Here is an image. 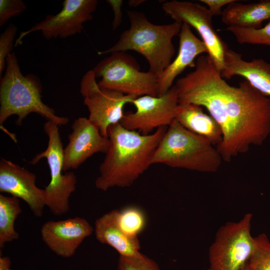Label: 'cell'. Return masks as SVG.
Instances as JSON below:
<instances>
[{"mask_svg":"<svg viewBox=\"0 0 270 270\" xmlns=\"http://www.w3.org/2000/svg\"><path fill=\"white\" fill-rule=\"evenodd\" d=\"M221 16L228 26L259 28L264 20L270 19V0L248 4L235 0L226 6Z\"/></svg>","mask_w":270,"mask_h":270,"instance_id":"cell-20","label":"cell"},{"mask_svg":"<svg viewBox=\"0 0 270 270\" xmlns=\"http://www.w3.org/2000/svg\"><path fill=\"white\" fill-rule=\"evenodd\" d=\"M242 270H251L249 268L247 264Z\"/></svg>","mask_w":270,"mask_h":270,"instance_id":"cell-30","label":"cell"},{"mask_svg":"<svg viewBox=\"0 0 270 270\" xmlns=\"http://www.w3.org/2000/svg\"><path fill=\"white\" fill-rule=\"evenodd\" d=\"M107 2L112 6L114 12V18L112 22V29L115 30L121 22L120 6L123 2L122 0H108Z\"/></svg>","mask_w":270,"mask_h":270,"instance_id":"cell-29","label":"cell"},{"mask_svg":"<svg viewBox=\"0 0 270 270\" xmlns=\"http://www.w3.org/2000/svg\"><path fill=\"white\" fill-rule=\"evenodd\" d=\"M118 270H160L158 264L146 255L136 258L119 256Z\"/></svg>","mask_w":270,"mask_h":270,"instance_id":"cell-25","label":"cell"},{"mask_svg":"<svg viewBox=\"0 0 270 270\" xmlns=\"http://www.w3.org/2000/svg\"><path fill=\"white\" fill-rule=\"evenodd\" d=\"M58 125L50 120L44 124V131L48 138L46 148L37 154L30 162L35 164L42 158L46 159L50 180L45 187L46 205L56 216L67 213L70 210V198L76 189L77 178L74 173L63 174L64 150Z\"/></svg>","mask_w":270,"mask_h":270,"instance_id":"cell-7","label":"cell"},{"mask_svg":"<svg viewBox=\"0 0 270 270\" xmlns=\"http://www.w3.org/2000/svg\"><path fill=\"white\" fill-rule=\"evenodd\" d=\"M226 30L232 33L240 44L264 45L270 46V22L259 28L228 26Z\"/></svg>","mask_w":270,"mask_h":270,"instance_id":"cell-23","label":"cell"},{"mask_svg":"<svg viewBox=\"0 0 270 270\" xmlns=\"http://www.w3.org/2000/svg\"><path fill=\"white\" fill-rule=\"evenodd\" d=\"M96 78L92 70L88 71L82 78L80 92L89 112L88 120L102 136L108 138L109 128L120 122L124 106L137 96L102 88Z\"/></svg>","mask_w":270,"mask_h":270,"instance_id":"cell-9","label":"cell"},{"mask_svg":"<svg viewBox=\"0 0 270 270\" xmlns=\"http://www.w3.org/2000/svg\"><path fill=\"white\" fill-rule=\"evenodd\" d=\"M127 14L130 28L122 33L114 45L98 54L135 51L146 59L148 71L158 77L172 61L176 53L172 40L178 36L182 24L174 21L156 24L150 22L142 12L128 10Z\"/></svg>","mask_w":270,"mask_h":270,"instance_id":"cell-3","label":"cell"},{"mask_svg":"<svg viewBox=\"0 0 270 270\" xmlns=\"http://www.w3.org/2000/svg\"><path fill=\"white\" fill-rule=\"evenodd\" d=\"M176 120L188 130L204 138L216 146L222 140L219 125L202 108L191 104H179Z\"/></svg>","mask_w":270,"mask_h":270,"instance_id":"cell-19","label":"cell"},{"mask_svg":"<svg viewBox=\"0 0 270 270\" xmlns=\"http://www.w3.org/2000/svg\"><path fill=\"white\" fill-rule=\"evenodd\" d=\"M255 246L248 265L251 270H270V241L262 234L254 238Z\"/></svg>","mask_w":270,"mask_h":270,"instance_id":"cell-24","label":"cell"},{"mask_svg":"<svg viewBox=\"0 0 270 270\" xmlns=\"http://www.w3.org/2000/svg\"><path fill=\"white\" fill-rule=\"evenodd\" d=\"M118 222L122 230L127 236L138 238L146 225V218L140 208L130 206L118 210Z\"/></svg>","mask_w":270,"mask_h":270,"instance_id":"cell-22","label":"cell"},{"mask_svg":"<svg viewBox=\"0 0 270 270\" xmlns=\"http://www.w3.org/2000/svg\"><path fill=\"white\" fill-rule=\"evenodd\" d=\"M235 0H200L208 8L210 14L214 16L221 15L222 8L224 6H228Z\"/></svg>","mask_w":270,"mask_h":270,"instance_id":"cell-28","label":"cell"},{"mask_svg":"<svg viewBox=\"0 0 270 270\" xmlns=\"http://www.w3.org/2000/svg\"><path fill=\"white\" fill-rule=\"evenodd\" d=\"M92 69L102 88L137 97L158 96V77L140 70L134 58L124 52H115Z\"/></svg>","mask_w":270,"mask_h":270,"instance_id":"cell-6","label":"cell"},{"mask_svg":"<svg viewBox=\"0 0 270 270\" xmlns=\"http://www.w3.org/2000/svg\"><path fill=\"white\" fill-rule=\"evenodd\" d=\"M252 214L237 222L220 226L209 250L206 270H242L248 264L255 246L250 234Z\"/></svg>","mask_w":270,"mask_h":270,"instance_id":"cell-8","label":"cell"},{"mask_svg":"<svg viewBox=\"0 0 270 270\" xmlns=\"http://www.w3.org/2000/svg\"><path fill=\"white\" fill-rule=\"evenodd\" d=\"M132 104L136 110L124 114L120 124L128 130L149 134L155 129L168 127L176 120L179 100L173 86L162 96H138Z\"/></svg>","mask_w":270,"mask_h":270,"instance_id":"cell-11","label":"cell"},{"mask_svg":"<svg viewBox=\"0 0 270 270\" xmlns=\"http://www.w3.org/2000/svg\"><path fill=\"white\" fill-rule=\"evenodd\" d=\"M118 212L112 210L96 220L94 228L96 238L101 244L114 248L120 256L138 257L142 254L139 239L130 237L122 230L118 222Z\"/></svg>","mask_w":270,"mask_h":270,"instance_id":"cell-18","label":"cell"},{"mask_svg":"<svg viewBox=\"0 0 270 270\" xmlns=\"http://www.w3.org/2000/svg\"><path fill=\"white\" fill-rule=\"evenodd\" d=\"M98 4L96 0H64L60 12L48 14L42 21L21 32L14 46L21 44L24 37L37 31L41 32L46 40L66 38L80 33L84 30V24L92 19V14Z\"/></svg>","mask_w":270,"mask_h":270,"instance_id":"cell-12","label":"cell"},{"mask_svg":"<svg viewBox=\"0 0 270 270\" xmlns=\"http://www.w3.org/2000/svg\"><path fill=\"white\" fill-rule=\"evenodd\" d=\"M179 36V49L176 58L158 77V96L166 93L173 82L184 70L194 68L197 58L208 50L203 41L196 36L190 26L182 23Z\"/></svg>","mask_w":270,"mask_h":270,"instance_id":"cell-16","label":"cell"},{"mask_svg":"<svg viewBox=\"0 0 270 270\" xmlns=\"http://www.w3.org/2000/svg\"><path fill=\"white\" fill-rule=\"evenodd\" d=\"M35 174L10 160L0 161V192L20 198L28 205L36 217L43 215L46 205V192L36 184Z\"/></svg>","mask_w":270,"mask_h":270,"instance_id":"cell-13","label":"cell"},{"mask_svg":"<svg viewBox=\"0 0 270 270\" xmlns=\"http://www.w3.org/2000/svg\"><path fill=\"white\" fill-rule=\"evenodd\" d=\"M5 73L0 83V124L12 115H16L19 126L30 113L35 112L58 126L66 124L68 118L57 116L52 108L42 100V85L38 78L20 71L14 52L7 58Z\"/></svg>","mask_w":270,"mask_h":270,"instance_id":"cell-4","label":"cell"},{"mask_svg":"<svg viewBox=\"0 0 270 270\" xmlns=\"http://www.w3.org/2000/svg\"><path fill=\"white\" fill-rule=\"evenodd\" d=\"M26 8L22 0H0V26L12 18L21 14Z\"/></svg>","mask_w":270,"mask_h":270,"instance_id":"cell-27","label":"cell"},{"mask_svg":"<svg viewBox=\"0 0 270 270\" xmlns=\"http://www.w3.org/2000/svg\"><path fill=\"white\" fill-rule=\"evenodd\" d=\"M222 157L216 146L204 138L184 128L176 120L168 128L156 150L152 164L202 172H215Z\"/></svg>","mask_w":270,"mask_h":270,"instance_id":"cell-5","label":"cell"},{"mask_svg":"<svg viewBox=\"0 0 270 270\" xmlns=\"http://www.w3.org/2000/svg\"><path fill=\"white\" fill-rule=\"evenodd\" d=\"M22 212L20 200L14 196L0 194V248L6 244L19 238L14 223Z\"/></svg>","mask_w":270,"mask_h":270,"instance_id":"cell-21","label":"cell"},{"mask_svg":"<svg viewBox=\"0 0 270 270\" xmlns=\"http://www.w3.org/2000/svg\"><path fill=\"white\" fill-rule=\"evenodd\" d=\"M17 31L16 27L10 24L0 36V76L6 68V61L11 54L14 40Z\"/></svg>","mask_w":270,"mask_h":270,"instance_id":"cell-26","label":"cell"},{"mask_svg":"<svg viewBox=\"0 0 270 270\" xmlns=\"http://www.w3.org/2000/svg\"><path fill=\"white\" fill-rule=\"evenodd\" d=\"M224 58V66L220 72L222 78L242 76L257 90L270 97V63L262 58L245 60L240 54L228 46Z\"/></svg>","mask_w":270,"mask_h":270,"instance_id":"cell-17","label":"cell"},{"mask_svg":"<svg viewBox=\"0 0 270 270\" xmlns=\"http://www.w3.org/2000/svg\"><path fill=\"white\" fill-rule=\"evenodd\" d=\"M179 104L205 108L222 132L216 147L223 160L262 145L270 134V97L248 81L228 84L208 54L196 60L194 70L178 78L174 85Z\"/></svg>","mask_w":270,"mask_h":270,"instance_id":"cell-1","label":"cell"},{"mask_svg":"<svg viewBox=\"0 0 270 270\" xmlns=\"http://www.w3.org/2000/svg\"><path fill=\"white\" fill-rule=\"evenodd\" d=\"M162 8L174 22L186 23L196 29L206 45L208 54L221 72L228 46L214 28L212 16L206 6L196 2L172 0L163 2Z\"/></svg>","mask_w":270,"mask_h":270,"instance_id":"cell-10","label":"cell"},{"mask_svg":"<svg viewBox=\"0 0 270 270\" xmlns=\"http://www.w3.org/2000/svg\"><path fill=\"white\" fill-rule=\"evenodd\" d=\"M68 143L64 150L63 171L76 169L88 158L98 152L106 153L108 138L102 136L88 118L80 117L72 125Z\"/></svg>","mask_w":270,"mask_h":270,"instance_id":"cell-14","label":"cell"},{"mask_svg":"<svg viewBox=\"0 0 270 270\" xmlns=\"http://www.w3.org/2000/svg\"><path fill=\"white\" fill-rule=\"evenodd\" d=\"M168 127L149 134L128 130L120 123L108 130L110 146L100 166L96 188L103 191L131 186L150 165L154 152Z\"/></svg>","mask_w":270,"mask_h":270,"instance_id":"cell-2","label":"cell"},{"mask_svg":"<svg viewBox=\"0 0 270 270\" xmlns=\"http://www.w3.org/2000/svg\"><path fill=\"white\" fill-rule=\"evenodd\" d=\"M94 232L89 222L78 216L48 220L40 229L42 239L46 245L56 255L64 258L73 256L84 239Z\"/></svg>","mask_w":270,"mask_h":270,"instance_id":"cell-15","label":"cell"}]
</instances>
